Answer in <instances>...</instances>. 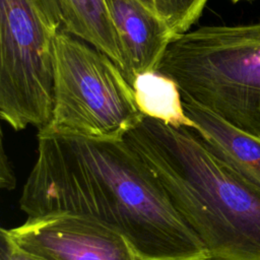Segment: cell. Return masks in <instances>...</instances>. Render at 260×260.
Returning a JSON list of instances; mask_svg holds the SVG:
<instances>
[{
    "label": "cell",
    "mask_w": 260,
    "mask_h": 260,
    "mask_svg": "<svg viewBox=\"0 0 260 260\" xmlns=\"http://www.w3.org/2000/svg\"><path fill=\"white\" fill-rule=\"evenodd\" d=\"M19 199L27 217L71 212L123 234L145 260H210L166 189L122 140L38 136Z\"/></svg>",
    "instance_id": "1"
},
{
    "label": "cell",
    "mask_w": 260,
    "mask_h": 260,
    "mask_svg": "<svg viewBox=\"0 0 260 260\" xmlns=\"http://www.w3.org/2000/svg\"><path fill=\"white\" fill-rule=\"evenodd\" d=\"M124 140L157 177L210 260H260V188L190 127L145 117Z\"/></svg>",
    "instance_id": "2"
},
{
    "label": "cell",
    "mask_w": 260,
    "mask_h": 260,
    "mask_svg": "<svg viewBox=\"0 0 260 260\" xmlns=\"http://www.w3.org/2000/svg\"><path fill=\"white\" fill-rule=\"evenodd\" d=\"M156 70L175 80L184 100L260 138V20L179 35Z\"/></svg>",
    "instance_id": "3"
},
{
    "label": "cell",
    "mask_w": 260,
    "mask_h": 260,
    "mask_svg": "<svg viewBox=\"0 0 260 260\" xmlns=\"http://www.w3.org/2000/svg\"><path fill=\"white\" fill-rule=\"evenodd\" d=\"M87 44L59 29L55 39L53 116L38 136L122 140L144 118L119 66Z\"/></svg>",
    "instance_id": "4"
},
{
    "label": "cell",
    "mask_w": 260,
    "mask_h": 260,
    "mask_svg": "<svg viewBox=\"0 0 260 260\" xmlns=\"http://www.w3.org/2000/svg\"><path fill=\"white\" fill-rule=\"evenodd\" d=\"M61 24L48 0H0V116L15 131L51 122Z\"/></svg>",
    "instance_id": "5"
},
{
    "label": "cell",
    "mask_w": 260,
    "mask_h": 260,
    "mask_svg": "<svg viewBox=\"0 0 260 260\" xmlns=\"http://www.w3.org/2000/svg\"><path fill=\"white\" fill-rule=\"evenodd\" d=\"M0 232L35 260H145L120 232L71 212L27 217L20 225Z\"/></svg>",
    "instance_id": "6"
},
{
    "label": "cell",
    "mask_w": 260,
    "mask_h": 260,
    "mask_svg": "<svg viewBox=\"0 0 260 260\" xmlns=\"http://www.w3.org/2000/svg\"><path fill=\"white\" fill-rule=\"evenodd\" d=\"M105 2L122 47V73L132 86L138 74L157 69L176 36L155 12L138 0Z\"/></svg>",
    "instance_id": "7"
},
{
    "label": "cell",
    "mask_w": 260,
    "mask_h": 260,
    "mask_svg": "<svg viewBox=\"0 0 260 260\" xmlns=\"http://www.w3.org/2000/svg\"><path fill=\"white\" fill-rule=\"evenodd\" d=\"M184 111L193 122L191 128L208 148L260 188V138L200 106L183 99Z\"/></svg>",
    "instance_id": "8"
},
{
    "label": "cell",
    "mask_w": 260,
    "mask_h": 260,
    "mask_svg": "<svg viewBox=\"0 0 260 260\" xmlns=\"http://www.w3.org/2000/svg\"><path fill=\"white\" fill-rule=\"evenodd\" d=\"M57 1L63 29L105 53L122 71V47L105 0Z\"/></svg>",
    "instance_id": "9"
},
{
    "label": "cell",
    "mask_w": 260,
    "mask_h": 260,
    "mask_svg": "<svg viewBox=\"0 0 260 260\" xmlns=\"http://www.w3.org/2000/svg\"><path fill=\"white\" fill-rule=\"evenodd\" d=\"M135 101L145 116L174 127H193L187 117L181 90L170 76L158 70L138 74L133 83Z\"/></svg>",
    "instance_id": "10"
},
{
    "label": "cell",
    "mask_w": 260,
    "mask_h": 260,
    "mask_svg": "<svg viewBox=\"0 0 260 260\" xmlns=\"http://www.w3.org/2000/svg\"><path fill=\"white\" fill-rule=\"evenodd\" d=\"M157 15L177 37L195 23L208 0H153Z\"/></svg>",
    "instance_id": "11"
},
{
    "label": "cell",
    "mask_w": 260,
    "mask_h": 260,
    "mask_svg": "<svg viewBox=\"0 0 260 260\" xmlns=\"http://www.w3.org/2000/svg\"><path fill=\"white\" fill-rule=\"evenodd\" d=\"M15 177L9 159L5 153L3 143H1V164H0V186L2 189L12 190L15 187Z\"/></svg>",
    "instance_id": "12"
},
{
    "label": "cell",
    "mask_w": 260,
    "mask_h": 260,
    "mask_svg": "<svg viewBox=\"0 0 260 260\" xmlns=\"http://www.w3.org/2000/svg\"><path fill=\"white\" fill-rule=\"evenodd\" d=\"M0 235V260H35L18 250L3 234Z\"/></svg>",
    "instance_id": "13"
},
{
    "label": "cell",
    "mask_w": 260,
    "mask_h": 260,
    "mask_svg": "<svg viewBox=\"0 0 260 260\" xmlns=\"http://www.w3.org/2000/svg\"><path fill=\"white\" fill-rule=\"evenodd\" d=\"M139 2H141L144 6H146L148 9H150L151 11H153V12H155L156 13V11H155V8H154V1L153 0H138ZM157 14V13H156Z\"/></svg>",
    "instance_id": "14"
},
{
    "label": "cell",
    "mask_w": 260,
    "mask_h": 260,
    "mask_svg": "<svg viewBox=\"0 0 260 260\" xmlns=\"http://www.w3.org/2000/svg\"><path fill=\"white\" fill-rule=\"evenodd\" d=\"M50 3H52L53 5H55L58 9H59V6H58V1L57 0H48Z\"/></svg>",
    "instance_id": "15"
},
{
    "label": "cell",
    "mask_w": 260,
    "mask_h": 260,
    "mask_svg": "<svg viewBox=\"0 0 260 260\" xmlns=\"http://www.w3.org/2000/svg\"><path fill=\"white\" fill-rule=\"evenodd\" d=\"M232 3H238L240 1H247V0H230Z\"/></svg>",
    "instance_id": "16"
}]
</instances>
